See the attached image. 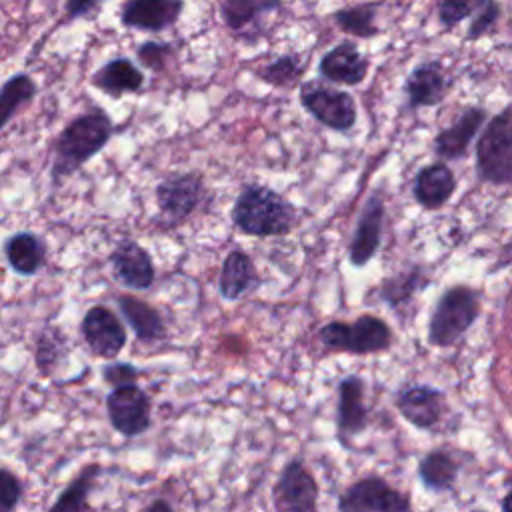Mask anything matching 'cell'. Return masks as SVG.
Masks as SVG:
<instances>
[{
	"instance_id": "obj_8",
	"label": "cell",
	"mask_w": 512,
	"mask_h": 512,
	"mask_svg": "<svg viewBox=\"0 0 512 512\" xmlns=\"http://www.w3.org/2000/svg\"><path fill=\"white\" fill-rule=\"evenodd\" d=\"M204 194L202 176L196 172H176L162 178L154 188V200L162 220L184 222L200 204Z\"/></svg>"
},
{
	"instance_id": "obj_23",
	"label": "cell",
	"mask_w": 512,
	"mask_h": 512,
	"mask_svg": "<svg viewBox=\"0 0 512 512\" xmlns=\"http://www.w3.org/2000/svg\"><path fill=\"white\" fill-rule=\"evenodd\" d=\"M454 188H456L454 174L442 162L424 166L414 180V196L424 208L442 206L452 196Z\"/></svg>"
},
{
	"instance_id": "obj_26",
	"label": "cell",
	"mask_w": 512,
	"mask_h": 512,
	"mask_svg": "<svg viewBox=\"0 0 512 512\" xmlns=\"http://www.w3.org/2000/svg\"><path fill=\"white\" fill-rule=\"evenodd\" d=\"M256 280L254 274V266L250 262V258L238 250L230 252L222 264V272H220V294L228 300H236L240 298L246 290L252 288Z\"/></svg>"
},
{
	"instance_id": "obj_16",
	"label": "cell",
	"mask_w": 512,
	"mask_h": 512,
	"mask_svg": "<svg viewBox=\"0 0 512 512\" xmlns=\"http://www.w3.org/2000/svg\"><path fill=\"white\" fill-rule=\"evenodd\" d=\"M274 502L278 512H316V484L300 462H292L282 472Z\"/></svg>"
},
{
	"instance_id": "obj_35",
	"label": "cell",
	"mask_w": 512,
	"mask_h": 512,
	"mask_svg": "<svg viewBox=\"0 0 512 512\" xmlns=\"http://www.w3.org/2000/svg\"><path fill=\"white\" fill-rule=\"evenodd\" d=\"M172 52H174L172 44L148 40V42L138 44L136 58L148 70H162L168 64V58L172 56Z\"/></svg>"
},
{
	"instance_id": "obj_33",
	"label": "cell",
	"mask_w": 512,
	"mask_h": 512,
	"mask_svg": "<svg viewBox=\"0 0 512 512\" xmlns=\"http://www.w3.org/2000/svg\"><path fill=\"white\" fill-rule=\"evenodd\" d=\"M500 4L496 0H484L482 6L472 14V22L468 26V40H478L486 34H490L500 20Z\"/></svg>"
},
{
	"instance_id": "obj_31",
	"label": "cell",
	"mask_w": 512,
	"mask_h": 512,
	"mask_svg": "<svg viewBox=\"0 0 512 512\" xmlns=\"http://www.w3.org/2000/svg\"><path fill=\"white\" fill-rule=\"evenodd\" d=\"M420 474L430 488H448L454 482L456 466L446 454L432 452L422 460Z\"/></svg>"
},
{
	"instance_id": "obj_21",
	"label": "cell",
	"mask_w": 512,
	"mask_h": 512,
	"mask_svg": "<svg viewBox=\"0 0 512 512\" xmlns=\"http://www.w3.org/2000/svg\"><path fill=\"white\" fill-rule=\"evenodd\" d=\"M100 462H88L82 466L74 478L60 490L56 500L50 504L46 512H88L90 510V494L96 488V482L102 474Z\"/></svg>"
},
{
	"instance_id": "obj_10",
	"label": "cell",
	"mask_w": 512,
	"mask_h": 512,
	"mask_svg": "<svg viewBox=\"0 0 512 512\" xmlns=\"http://www.w3.org/2000/svg\"><path fill=\"white\" fill-rule=\"evenodd\" d=\"M320 338L330 348H340L348 352H374L388 346L390 332L382 320L362 316L352 324L332 322L324 326Z\"/></svg>"
},
{
	"instance_id": "obj_39",
	"label": "cell",
	"mask_w": 512,
	"mask_h": 512,
	"mask_svg": "<svg viewBox=\"0 0 512 512\" xmlns=\"http://www.w3.org/2000/svg\"><path fill=\"white\" fill-rule=\"evenodd\" d=\"M504 512H512V492L504 498Z\"/></svg>"
},
{
	"instance_id": "obj_20",
	"label": "cell",
	"mask_w": 512,
	"mask_h": 512,
	"mask_svg": "<svg viewBox=\"0 0 512 512\" xmlns=\"http://www.w3.org/2000/svg\"><path fill=\"white\" fill-rule=\"evenodd\" d=\"M70 356V340L60 324H44L34 338V368L42 378H54Z\"/></svg>"
},
{
	"instance_id": "obj_12",
	"label": "cell",
	"mask_w": 512,
	"mask_h": 512,
	"mask_svg": "<svg viewBox=\"0 0 512 512\" xmlns=\"http://www.w3.org/2000/svg\"><path fill=\"white\" fill-rule=\"evenodd\" d=\"M342 512H410L408 500L378 478L354 484L340 502Z\"/></svg>"
},
{
	"instance_id": "obj_13",
	"label": "cell",
	"mask_w": 512,
	"mask_h": 512,
	"mask_svg": "<svg viewBox=\"0 0 512 512\" xmlns=\"http://www.w3.org/2000/svg\"><path fill=\"white\" fill-rule=\"evenodd\" d=\"M370 70V60L358 52L356 44L350 40L338 42L334 48L322 54L318 62V74L332 82L344 86H358Z\"/></svg>"
},
{
	"instance_id": "obj_5",
	"label": "cell",
	"mask_w": 512,
	"mask_h": 512,
	"mask_svg": "<svg viewBox=\"0 0 512 512\" xmlns=\"http://www.w3.org/2000/svg\"><path fill=\"white\" fill-rule=\"evenodd\" d=\"M300 104L322 126L336 132H348L358 118L352 94L322 82H304L300 86Z\"/></svg>"
},
{
	"instance_id": "obj_34",
	"label": "cell",
	"mask_w": 512,
	"mask_h": 512,
	"mask_svg": "<svg viewBox=\"0 0 512 512\" xmlns=\"http://www.w3.org/2000/svg\"><path fill=\"white\" fill-rule=\"evenodd\" d=\"M484 0H440L438 2V18L444 28H452L462 20L470 18Z\"/></svg>"
},
{
	"instance_id": "obj_25",
	"label": "cell",
	"mask_w": 512,
	"mask_h": 512,
	"mask_svg": "<svg viewBox=\"0 0 512 512\" xmlns=\"http://www.w3.org/2000/svg\"><path fill=\"white\" fill-rule=\"evenodd\" d=\"M38 94L36 80L26 72L8 76L0 86V132L6 124L20 114Z\"/></svg>"
},
{
	"instance_id": "obj_17",
	"label": "cell",
	"mask_w": 512,
	"mask_h": 512,
	"mask_svg": "<svg viewBox=\"0 0 512 512\" xmlns=\"http://www.w3.org/2000/svg\"><path fill=\"white\" fill-rule=\"evenodd\" d=\"M116 308L132 330L134 338L142 344H156L166 338V324L158 308L150 302L132 296V294H116Z\"/></svg>"
},
{
	"instance_id": "obj_22",
	"label": "cell",
	"mask_w": 512,
	"mask_h": 512,
	"mask_svg": "<svg viewBox=\"0 0 512 512\" xmlns=\"http://www.w3.org/2000/svg\"><path fill=\"white\" fill-rule=\"evenodd\" d=\"M382 220H384V206L382 200L372 196L358 220V228L350 246V258L354 264L362 266L370 256L376 252L378 242H380V230H382Z\"/></svg>"
},
{
	"instance_id": "obj_32",
	"label": "cell",
	"mask_w": 512,
	"mask_h": 512,
	"mask_svg": "<svg viewBox=\"0 0 512 512\" xmlns=\"http://www.w3.org/2000/svg\"><path fill=\"white\" fill-rule=\"evenodd\" d=\"M22 494V478L12 468L0 466V512H16Z\"/></svg>"
},
{
	"instance_id": "obj_24",
	"label": "cell",
	"mask_w": 512,
	"mask_h": 512,
	"mask_svg": "<svg viewBox=\"0 0 512 512\" xmlns=\"http://www.w3.org/2000/svg\"><path fill=\"white\" fill-rule=\"evenodd\" d=\"M442 394L434 388L426 386H412L408 390H402L398 396V408L400 412L416 426L428 428L432 426L442 412Z\"/></svg>"
},
{
	"instance_id": "obj_11",
	"label": "cell",
	"mask_w": 512,
	"mask_h": 512,
	"mask_svg": "<svg viewBox=\"0 0 512 512\" xmlns=\"http://www.w3.org/2000/svg\"><path fill=\"white\" fill-rule=\"evenodd\" d=\"M182 10V0H124L118 20L128 30L164 32L180 20Z\"/></svg>"
},
{
	"instance_id": "obj_4",
	"label": "cell",
	"mask_w": 512,
	"mask_h": 512,
	"mask_svg": "<svg viewBox=\"0 0 512 512\" xmlns=\"http://www.w3.org/2000/svg\"><path fill=\"white\" fill-rule=\"evenodd\" d=\"M104 406L110 428L122 438H138L152 424V400L138 382L110 388Z\"/></svg>"
},
{
	"instance_id": "obj_36",
	"label": "cell",
	"mask_w": 512,
	"mask_h": 512,
	"mask_svg": "<svg viewBox=\"0 0 512 512\" xmlns=\"http://www.w3.org/2000/svg\"><path fill=\"white\" fill-rule=\"evenodd\" d=\"M100 376L104 384L110 388L126 386V384H136L140 378V370L132 362H120V360H108L100 368Z\"/></svg>"
},
{
	"instance_id": "obj_27",
	"label": "cell",
	"mask_w": 512,
	"mask_h": 512,
	"mask_svg": "<svg viewBox=\"0 0 512 512\" xmlns=\"http://www.w3.org/2000/svg\"><path fill=\"white\" fill-rule=\"evenodd\" d=\"M280 8V0H220L218 12L222 22L232 32H244L260 14Z\"/></svg>"
},
{
	"instance_id": "obj_28",
	"label": "cell",
	"mask_w": 512,
	"mask_h": 512,
	"mask_svg": "<svg viewBox=\"0 0 512 512\" xmlns=\"http://www.w3.org/2000/svg\"><path fill=\"white\" fill-rule=\"evenodd\" d=\"M378 2H362L350 8H342L336 10L334 22L342 32H348L352 36H360V38H370L380 34L378 26H376V12H378Z\"/></svg>"
},
{
	"instance_id": "obj_15",
	"label": "cell",
	"mask_w": 512,
	"mask_h": 512,
	"mask_svg": "<svg viewBox=\"0 0 512 512\" xmlns=\"http://www.w3.org/2000/svg\"><path fill=\"white\" fill-rule=\"evenodd\" d=\"M2 254L8 268L22 278L36 276L48 258V246L42 236L32 230H18L2 244Z\"/></svg>"
},
{
	"instance_id": "obj_7",
	"label": "cell",
	"mask_w": 512,
	"mask_h": 512,
	"mask_svg": "<svg viewBox=\"0 0 512 512\" xmlns=\"http://www.w3.org/2000/svg\"><path fill=\"white\" fill-rule=\"evenodd\" d=\"M478 316V296L470 288L448 290L436 306L430 322V340L436 346H450Z\"/></svg>"
},
{
	"instance_id": "obj_2",
	"label": "cell",
	"mask_w": 512,
	"mask_h": 512,
	"mask_svg": "<svg viewBox=\"0 0 512 512\" xmlns=\"http://www.w3.org/2000/svg\"><path fill=\"white\" fill-rule=\"evenodd\" d=\"M234 224L254 236L286 234L294 222V208L274 190L258 184L246 186L232 208Z\"/></svg>"
},
{
	"instance_id": "obj_14",
	"label": "cell",
	"mask_w": 512,
	"mask_h": 512,
	"mask_svg": "<svg viewBox=\"0 0 512 512\" xmlns=\"http://www.w3.org/2000/svg\"><path fill=\"white\" fill-rule=\"evenodd\" d=\"M486 122V110L480 106H468L462 110V114L444 130H440L434 136V152L442 160H456L462 158L474 136L480 132V128Z\"/></svg>"
},
{
	"instance_id": "obj_1",
	"label": "cell",
	"mask_w": 512,
	"mask_h": 512,
	"mask_svg": "<svg viewBox=\"0 0 512 512\" xmlns=\"http://www.w3.org/2000/svg\"><path fill=\"white\" fill-rule=\"evenodd\" d=\"M114 128V120L100 106L74 116L60 130L52 146V186H60L64 180L82 170L94 156H98L110 142Z\"/></svg>"
},
{
	"instance_id": "obj_38",
	"label": "cell",
	"mask_w": 512,
	"mask_h": 512,
	"mask_svg": "<svg viewBox=\"0 0 512 512\" xmlns=\"http://www.w3.org/2000/svg\"><path fill=\"white\" fill-rule=\"evenodd\" d=\"M144 512H174V508H172V504H170L168 500H164V498H154V500L146 506Z\"/></svg>"
},
{
	"instance_id": "obj_37",
	"label": "cell",
	"mask_w": 512,
	"mask_h": 512,
	"mask_svg": "<svg viewBox=\"0 0 512 512\" xmlns=\"http://www.w3.org/2000/svg\"><path fill=\"white\" fill-rule=\"evenodd\" d=\"M98 4H100V0H66V4H64L66 20L86 18L88 14H92L98 8Z\"/></svg>"
},
{
	"instance_id": "obj_9",
	"label": "cell",
	"mask_w": 512,
	"mask_h": 512,
	"mask_svg": "<svg viewBox=\"0 0 512 512\" xmlns=\"http://www.w3.org/2000/svg\"><path fill=\"white\" fill-rule=\"evenodd\" d=\"M112 278L128 292H144L156 280V266L150 252L134 238H122L108 254Z\"/></svg>"
},
{
	"instance_id": "obj_6",
	"label": "cell",
	"mask_w": 512,
	"mask_h": 512,
	"mask_svg": "<svg viewBox=\"0 0 512 512\" xmlns=\"http://www.w3.org/2000/svg\"><path fill=\"white\" fill-rule=\"evenodd\" d=\"M80 336L86 348L102 360H116L128 344L124 320L106 304L86 308L80 320Z\"/></svg>"
},
{
	"instance_id": "obj_3",
	"label": "cell",
	"mask_w": 512,
	"mask_h": 512,
	"mask_svg": "<svg viewBox=\"0 0 512 512\" xmlns=\"http://www.w3.org/2000/svg\"><path fill=\"white\" fill-rule=\"evenodd\" d=\"M476 168L492 184L512 182V106L492 116L476 142Z\"/></svg>"
},
{
	"instance_id": "obj_19",
	"label": "cell",
	"mask_w": 512,
	"mask_h": 512,
	"mask_svg": "<svg viewBox=\"0 0 512 512\" xmlns=\"http://www.w3.org/2000/svg\"><path fill=\"white\" fill-rule=\"evenodd\" d=\"M450 88L452 80L448 78L444 66L436 60L420 62L412 68V72L406 78V94L410 108L436 106L446 98Z\"/></svg>"
},
{
	"instance_id": "obj_30",
	"label": "cell",
	"mask_w": 512,
	"mask_h": 512,
	"mask_svg": "<svg viewBox=\"0 0 512 512\" xmlns=\"http://www.w3.org/2000/svg\"><path fill=\"white\" fill-rule=\"evenodd\" d=\"M302 70H304V64L298 54H284V56H278L276 60L268 62L266 66H262V70H258V76L266 84L288 86L296 78H300Z\"/></svg>"
},
{
	"instance_id": "obj_18",
	"label": "cell",
	"mask_w": 512,
	"mask_h": 512,
	"mask_svg": "<svg viewBox=\"0 0 512 512\" xmlns=\"http://www.w3.org/2000/svg\"><path fill=\"white\" fill-rule=\"evenodd\" d=\"M144 82V72L126 56L106 60L90 76V84L114 100L124 94H138L144 88Z\"/></svg>"
},
{
	"instance_id": "obj_29",
	"label": "cell",
	"mask_w": 512,
	"mask_h": 512,
	"mask_svg": "<svg viewBox=\"0 0 512 512\" xmlns=\"http://www.w3.org/2000/svg\"><path fill=\"white\" fill-rule=\"evenodd\" d=\"M364 418L362 384L356 378H348L340 386V428L344 432H356L364 426Z\"/></svg>"
}]
</instances>
